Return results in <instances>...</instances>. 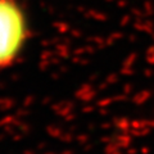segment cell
Returning <instances> with one entry per match:
<instances>
[{
	"label": "cell",
	"instance_id": "obj_1",
	"mask_svg": "<svg viewBox=\"0 0 154 154\" xmlns=\"http://www.w3.org/2000/svg\"><path fill=\"white\" fill-rule=\"evenodd\" d=\"M28 37V17L19 0H0V71L16 63Z\"/></svg>",
	"mask_w": 154,
	"mask_h": 154
}]
</instances>
